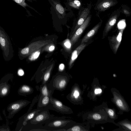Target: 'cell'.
<instances>
[{
    "instance_id": "cell-35",
    "label": "cell",
    "mask_w": 131,
    "mask_h": 131,
    "mask_svg": "<svg viewBox=\"0 0 131 131\" xmlns=\"http://www.w3.org/2000/svg\"><path fill=\"white\" fill-rule=\"evenodd\" d=\"M30 131H48V130H41V129H39V130H37L36 129H35V130H31Z\"/></svg>"
},
{
    "instance_id": "cell-18",
    "label": "cell",
    "mask_w": 131,
    "mask_h": 131,
    "mask_svg": "<svg viewBox=\"0 0 131 131\" xmlns=\"http://www.w3.org/2000/svg\"><path fill=\"white\" fill-rule=\"evenodd\" d=\"M86 45L84 43L82 44L77 48L76 49L73 51L72 54L71 56V59L70 61L69 65V67H71L72 66V65L74 62L78 58V57L79 54L83 50L85 47L86 46Z\"/></svg>"
},
{
    "instance_id": "cell-25",
    "label": "cell",
    "mask_w": 131,
    "mask_h": 131,
    "mask_svg": "<svg viewBox=\"0 0 131 131\" xmlns=\"http://www.w3.org/2000/svg\"><path fill=\"white\" fill-rule=\"evenodd\" d=\"M41 96H50L51 94L53 93L54 92L48 89L47 84H45L42 86H41L39 88Z\"/></svg>"
},
{
    "instance_id": "cell-32",
    "label": "cell",
    "mask_w": 131,
    "mask_h": 131,
    "mask_svg": "<svg viewBox=\"0 0 131 131\" xmlns=\"http://www.w3.org/2000/svg\"><path fill=\"white\" fill-rule=\"evenodd\" d=\"M64 68V65L63 64H61L59 66V70L60 71L63 70Z\"/></svg>"
},
{
    "instance_id": "cell-10",
    "label": "cell",
    "mask_w": 131,
    "mask_h": 131,
    "mask_svg": "<svg viewBox=\"0 0 131 131\" xmlns=\"http://www.w3.org/2000/svg\"><path fill=\"white\" fill-rule=\"evenodd\" d=\"M104 109L107 113L109 118L113 122V123L116 125V123L115 121L118 118V116L116 113L115 109L108 107L107 104L105 102H103L100 106L96 107L94 109Z\"/></svg>"
},
{
    "instance_id": "cell-28",
    "label": "cell",
    "mask_w": 131,
    "mask_h": 131,
    "mask_svg": "<svg viewBox=\"0 0 131 131\" xmlns=\"http://www.w3.org/2000/svg\"><path fill=\"white\" fill-rule=\"evenodd\" d=\"M40 52L39 51H37L33 53L29 58V59L30 61H33L37 59L40 54Z\"/></svg>"
},
{
    "instance_id": "cell-3",
    "label": "cell",
    "mask_w": 131,
    "mask_h": 131,
    "mask_svg": "<svg viewBox=\"0 0 131 131\" xmlns=\"http://www.w3.org/2000/svg\"><path fill=\"white\" fill-rule=\"evenodd\" d=\"M111 91L113 96L111 101L119 110V114L121 115L124 112H129V106L119 91L115 88H112Z\"/></svg>"
},
{
    "instance_id": "cell-27",
    "label": "cell",
    "mask_w": 131,
    "mask_h": 131,
    "mask_svg": "<svg viewBox=\"0 0 131 131\" xmlns=\"http://www.w3.org/2000/svg\"><path fill=\"white\" fill-rule=\"evenodd\" d=\"M68 5L74 8L79 9L81 6V4L78 0H74L69 2Z\"/></svg>"
},
{
    "instance_id": "cell-11",
    "label": "cell",
    "mask_w": 131,
    "mask_h": 131,
    "mask_svg": "<svg viewBox=\"0 0 131 131\" xmlns=\"http://www.w3.org/2000/svg\"><path fill=\"white\" fill-rule=\"evenodd\" d=\"M91 17L92 15L88 16L84 23L77 30L71 40V43L73 45L77 41L80 37L87 27L91 21Z\"/></svg>"
},
{
    "instance_id": "cell-34",
    "label": "cell",
    "mask_w": 131,
    "mask_h": 131,
    "mask_svg": "<svg viewBox=\"0 0 131 131\" xmlns=\"http://www.w3.org/2000/svg\"><path fill=\"white\" fill-rule=\"evenodd\" d=\"M23 1V0H15V2L17 3H21Z\"/></svg>"
},
{
    "instance_id": "cell-21",
    "label": "cell",
    "mask_w": 131,
    "mask_h": 131,
    "mask_svg": "<svg viewBox=\"0 0 131 131\" xmlns=\"http://www.w3.org/2000/svg\"><path fill=\"white\" fill-rule=\"evenodd\" d=\"M101 23L102 22L99 23L84 37L82 40L81 44L88 42L90 39L95 35L100 27Z\"/></svg>"
},
{
    "instance_id": "cell-38",
    "label": "cell",
    "mask_w": 131,
    "mask_h": 131,
    "mask_svg": "<svg viewBox=\"0 0 131 131\" xmlns=\"http://www.w3.org/2000/svg\"><path fill=\"white\" fill-rule=\"evenodd\" d=\"M69 2H71L73 1V0H69Z\"/></svg>"
},
{
    "instance_id": "cell-22",
    "label": "cell",
    "mask_w": 131,
    "mask_h": 131,
    "mask_svg": "<svg viewBox=\"0 0 131 131\" xmlns=\"http://www.w3.org/2000/svg\"><path fill=\"white\" fill-rule=\"evenodd\" d=\"M50 96H42L41 95L39 99L37 109H40L42 108H43L44 107L48 106V105L50 104Z\"/></svg>"
},
{
    "instance_id": "cell-14",
    "label": "cell",
    "mask_w": 131,
    "mask_h": 131,
    "mask_svg": "<svg viewBox=\"0 0 131 131\" xmlns=\"http://www.w3.org/2000/svg\"><path fill=\"white\" fill-rule=\"evenodd\" d=\"M92 89L90 92V96L89 97L90 99L94 101L96 97L101 96L102 93V88L99 83H92Z\"/></svg>"
},
{
    "instance_id": "cell-31",
    "label": "cell",
    "mask_w": 131,
    "mask_h": 131,
    "mask_svg": "<svg viewBox=\"0 0 131 131\" xmlns=\"http://www.w3.org/2000/svg\"><path fill=\"white\" fill-rule=\"evenodd\" d=\"M123 12L125 15H126L127 16L129 15H130V12L129 11L125 9H124L123 10Z\"/></svg>"
},
{
    "instance_id": "cell-16",
    "label": "cell",
    "mask_w": 131,
    "mask_h": 131,
    "mask_svg": "<svg viewBox=\"0 0 131 131\" xmlns=\"http://www.w3.org/2000/svg\"><path fill=\"white\" fill-rule=\"evenodd\" d=\"M90 13V10L89 8H85L82 11L79 17L74 32L77 30L84 23L89 15Z\"/></svg>"
},
{
    "instance_id": "cell-17",
    "label": "cell",
    "mask_w": 131,
    "mask_h": 131,
    "mask_svg": "<svg viewBox=\"0 0 131 131\" xmlns=\"http://www.w3.org/2000/svg\"><path fill=\"white\" fill-rule=\"evenodd\" d=\"M116 126L119 127L114 131H131V122L127 119L119 122L116 123Z\"/></svg>"
},
{
    "instance_id": "cell-33",
    "label": "cell",
    "mask_w": 131,
    "mask_h": 131,
    "mask_svg": "<svg viewBox=\"0 0 131 131\" xmlns=\"http://www.w3.org/2000/svg\"><path fill=\"white\" fill-rule=\"evenodd\" d=\"M55 47L53 45L51 46L49 48L50 51H52L55 49Z\"/></svg>"
},
{
    "instance_id": "cell-23",
    "label": "cell",
    "mask_w": 131,
    "mask_h": 131,
    "mask_svg": "<svg viewBox=\"0 0 131 131\" xmlns=\"http://www.w3.org/2000/svg\"><path fill=\"white\" fill-rule=\"evenodd\" d=\"M118 15H116L112 16L109 19L105 27V31L107 33L111 30L116 24Z\"/></svg>"
},
{
    "instance_id": "cell-30",
    "label": "cell",
    "mask_w": 131,
    "mask_h": 131,
    "mask_svg": "<svg viewBox=\"0 0 131 131\" xmlns=\"http://www.w3.org/2000/svg\"><path fill=\"white\" fill-rule=\"evenodd\" d=\"M18 73L19 76H22L24 75V72L22 69H20L18 70Z\"/></svg>"
},
{
    "instance_id": "cell-19",
    "label": "cell",
    "mask_w": 131,
    "mask_h": 131,
    "mask_svg": "<svg viewBox=\"0 0 131 131\" xmlns=\"http://www.w3.org/2000/svg\"><path fill=\"white\" fill-rule=\"evenodd\" d=\"M41 110V109H37L28 112L24 116V119L23 122V125L24 126L26 125L27 124V121L31 120L35 117L40 112Z\"/></svg>"
},
{
    "instance_id": "cell-29",
    "label": "cell",
    "mask_w": 131,
    "mask_h": 131,
    "mask_svg": "<svg viewBox=\"0 0 131 131\" xmlns=\"http://www.w3.org/2000/svg\"><path fill=\"white\" fill-rule=\"evenodd\" d=\"M65 46L68 49H70L71 47V43L69 39H67L65 41L64 43Z\"/></svg>"
},
{
    "instance_id": "cell-12",
    "label": "cell",
    "mask_w": 131,
    "mask_h": 131,
    "mask_svg": "<svg viewBox=\"0 0 131 131\" xmlns=\"http://www.w3.org/2000/svg\"><path fill=\"white\" fill-rule=\"evenodd\" d=\"M117 3V0H101L96 4L95 9L100 12H103L115 5Z\"/></svg>"
},
{
    "instance_id": "cell-6",
    "label": "cell",
    "mask_w": 131,
    "mask_h": 131,
    "mask_svg": "<svg viewBox=\"0 0 131 131\" xmlns=\"http://www.w3.org/2000/svg\"><path fill=\"white\" fill-rule=\"evenodd\" d=\"M31 102L24 100H18L13 102L8 106L7 110L9 112L8 118L11 119L24 108L26 107Z\"/></svg>"
},
{
    "instance_id": "cell-15",
    "label": "cell",
    "mask_w": 131,
    "mask_h": 131,
    "mask_svg": "<svg viewBox=\"0 0 131 131\" xmlns=\"http://www.w3.org/2000/svg\"><path fill=\"white\" fill-rule=\"evenodd\" d=\"M90 124H86L74 122L72 126L66 130L67 131H90Z\"/></svg>"
},
{
    "instance_id": "cell-37",
    "label": "cell",
    "mask_w": 131,
    "mask_h": 131,
    "mask_svg": "<svg viewBox=\"0 0 131 131\" xmlns=\"http://www.w3.org/2000/svg\"><path fill=\"white\" fill-rule=\"evenodd\" d=\"M2 128V127H1V126H0V129H2L1 128ZM0 131H1V130H0Z\"/></svg>"
},
{
    "instance_id": "cell-20",
    "label": "cell",
    "mask_w": 131,
    "mask_h": 131,
    "mask_svg": "<svg viewBox=\"0 0 131 131\" xmlns=\"http://www.w3.org/2000/svg\"><path fill=\"white\" fill-rule=\"evenodd\" d=\"M34 91L33 88L29 85H24L19 87L18 93L19 95L25 96L33 93Z\"/></svg>"
},
{
    "instance_id": "cell-4",
    "label": "cell",
    "mask_w": 131,
    "mask_h": 131,
    "mask_svg": "<svg viewBox=\"0 0 131 131\" xmlns=\"http://www.w3.org/2000/svg\"><path fill=\"white\" fill-rule=\"evenodd\" d=\"M69 82V79L66 76L59 75L52 79L47 86L52 92L55 90L62 92L66 89Z\"/></svg>"
},
{
    "instance_id": "cell-24",
    "label": "cell",
    "mask_w": 131,
    "mask_h": 131,
    "mask_svg": "<svg viewBox=\"0 0 131 131\" xmlns=\"http://www.w3.org/2000/svg\"><path fill=\"white\" fill-rule=\"evenodd\" d=\"M53 2V6L56 12L59 15H61L64 17L65 15L64 8L62 7L60 3L57 2L54 0H52Z\"/></svg>"
},
{
    "instance_id": "cell-2",
    "label": "cell",
    "mask_w": 131,
    "mask_h": 131,
    "mask_svg": "<svg viewBox=\"0 0 131 131\" xmlns=\"http://www.w3.org/2000/svg\"><path fill=\"white\" fill-rule=\"evenodd\" d=\"M0 46L5 60L9 61L13 57L14 51L10 39L7 33L0 29Z\"/></svg>"
},
{
    "instance_id": "cell-7",
    "label": "cell",
    "mask_w": 131,
    "mask_h": 131,
    "mask_svg": "<svg viewBox=\"0 0 131 131\" xmlns=\"http://www.w3.org/2000/svg\"><path fill=\"white\" fill-rule=\"evenodd\" d=\"M53 93L51 94L50 96V102L54 110L56 112L65 114H70L73 113L71 108L64 104L61 101L53 97Z\"/></svg>"
},
{
    "instance_id": "cell-13",
    "label": "cell",
    "mask_w": 131,
    "mask_h": 131,
    "mask_svg": "<svg viewBox=\"0 0 131 131\" xmlns=\"http://www.w3.org/2000/svg\"><path fill=\"white\" fill-rule=\"evenodd\" d=\"M9 79L6 81L4 80L3 78L0 81V96L1 97L7 96L10 92L11 86L8 84Z\"/></svg>"
},
{
    "instance_id": "cell-8",
    "label": "cell",
    "mask_w": 131,
    "mask_h": 131,
    "mask_svg": "<svg viewBox=\"0 0 131 131\" xmlns=\"http://www.w3.org/2000/svg\"><path fill=\"white\" fill-rule=\"evenodd\" d=\"M75 122L64 119H53L48 122L46 125L48 127L59 128L65 127L67 125L71 126Z\"/></svg>"
},
{
    "instance_id": "cell-9",
    "label": "cell",
    "mask_w": 131,
    "mask_h": 131,
    "mask_svg": "<svg viewBox=\"0 0 131 131\" xmlns=\"http://www.w3.org/2000/svg\"><path fill=\"white\" fill-rule=\"evenodd\" d=\"M53 117L50 115L47 111H42L41 112L38 114L30 121V123L33 124H37L46 121H48L50 119H53Z\"/></svg>"
},
{
    "instance_id": "cell-36",
    "label": "cell",
    "mask_w": 131,
    "mask_h": 131,
    "mask_svg": "<svg viewBox=\"0 0 131 131\" xmlns=\"http://www.w3.org/2000/svg\"><path fill=\"white\" fill-rule=\"evenodd\" d=\"M2 118L1 117V115H0V121H2Z\"/></svg>"
},
{
    "instance_id": "cell-26",
    "label": "cell",
    "mask_w": 131,
    "mask_h": 131,
    "mask_svg": "<svg viewBox=\"0 0 131 131\" xmlns=\"http://www.w3.org/2000/svg\"><path fill=\"white\" fill-rule=\"evenodd\" d=\"M123 29H122L119 31L118 35L117 37L116 45H115L114 48L115 50L116 51L118 49L121 41L122 36L123 34Z\"/></svg>"
},
{
    "instance_id": "cell-1",
    "label": "cell",
    "mask_w": 131,
    "mask_h": 131,
    "mask_svg": "<svg viewBox=\"0 0 131 131\" xmlns=\"http://www.w3.org/2000/svg\"><path fill=\"white\" fill-rule=\"evenodd\" d=\"M83 118L84 120L87 121V123L92 125L108 122L113 123L104 109H94L93 112H86L83 115Z\"/></svg>"
},
{
    "instance_id": "cell-5",
    "label": "cell",
    "mask_w": 131,
    "mask_h": 131,
    "mask_svg": "<svg viewBox=\"0 0 131 131\" xmlns=\"http://www.w3.org/2000/svg\"><path fill=\"white\" fill-rule=\"evenodd\" d=\"M83 93V92L79 85L75 84L72 87L70 93L68 94L66 98L71 103L74 105H81L83 103V99L82 97Z\"/></svg>"
}]
</instances>
